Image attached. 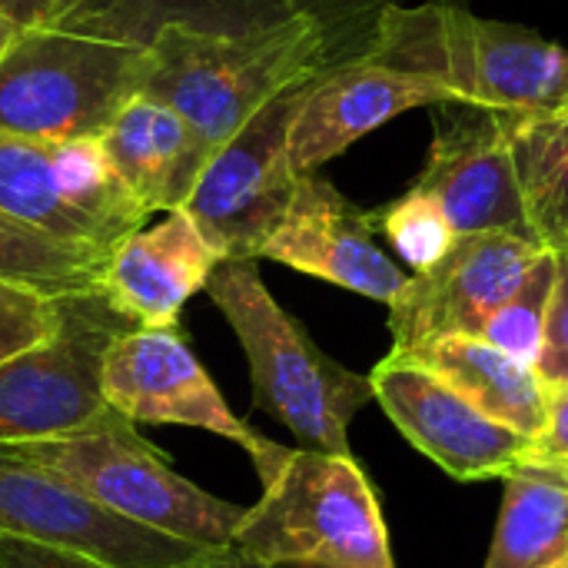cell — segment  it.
<instances>
[{
    "instance_id": "obj_1",
    "label": "cell",
    "mask_w": 568,
    "mask_h": 568,
    "mask_svg": "<svg viewBox=\"0 0 568 568\" xmlns=\"http://www.w3.org/2000/svg\"><path fill=\"white\" fill-rule=\"evenodd\" d=\"M466 106L449 63L443 0L383 3L359 50L329 60L306 90L290 130V160L300 176L406 110Z\"/></svg>"
},
{
    "instance_id": "obj_2",
    "label": "cell",
    "mask_w": 568,
    "mask_h": 568,
    "mask_svg": "<svg viewBox=\"0 0 568 568\" xmlns=\"http://www.w3.org/2000/svg\"><path fill=\"white\" fill-rule=\"evenodd\" d=\"M343 57L336 40L310 17H290L246 37L166 27L150 43L143 97L166 103L213 156L273 97L310 80Z\"/></svg>"
},
{
    "instance_id": "obj_3",
    "label": "cell",
    "mask_w": 568,
    "mask_h": 568,
    "mask_svg": "<svg viewBox=\"0 0 568 568\" xmlns=\"http://www.w3.org/2000/svg\"><path fill=\"white\" fill-rule=\"evenodd\" d=\"M206 296L236 333L260 413L280 419L303 449L349 453V423L373 403L369 376L326 356L313 336L266 290L256 260H220Z\"/></svg>"
},
{
    "instance_id": "obj_4",
    "label": "cell",
    "mask_w": 568,
    "mask_h": 568,
    "mask_svg": "<svg viewBox=\"0 0 568 568\" xmlns=\"http://www.w3.org/2000/svg\"><path fill=\"white\" fill-rule=\"evenodd\" d=\"M233 549L266 566L393 568L389 529L356 456L283 449L260 476Z\"/></svg>"
},
{
    "instance_id": "obj_5",
    "label": "cell",
    "mask_w": 568,
    "mask_h": 568,
    "mask_svg": "<svg viewBox=\"0 0 568 568\" xmlns=\"http://www.w3.org/2000/svg\"><path fill=\"white\" fill-rule=\"evenodd\" d=\"M0 449L67 479L83 496L136 526L166 532L203 549L233 546V536L246 513L243 506L216 499L183 479L170 466L166 453L143 439L136 433V423L110 406L77 433L37 443H13Z\"/></svg>"
},
{
    "instance_id": "obj_6",
    "label": "cell",
    "mask_w": 568,
    "mask_h": 568,
    "mask_svg": "<svg viewBox=\"0 0 568 568\" xmlns=\"http://www.w3.org/2000/svg\"><path fill=\"white\" fill-rule=\"evenodd\" d=\"M150 47L50 23L23 27L0 57V133L23 140H100L143 90Z\"/></svg>"
},
{
    "instance_id": "obj_7",
    "label": "cell",
    "mask_w": 568,
    "mask_h": 568,
    "mask_svg": "<svg viewBox=\"0 0 568 568\" xmlns=\"http://www.w3.org/2000/svg\"><path fill=\"white\" fill-rule=\"evenodd\" d=\"M130 326L100 293L63 296L57 333L0 366V446L57 439L90 426L106 409V353Z\"/></svg>"
},
{
    "instance_id": "obj_8",
    "label": "cell",
    "mask_w": 568,
    "mask_h": 568,
    "mask_svg": "<svg viewBox=\"0 0 568 568\" xmlns=\"http://www.w3.org/2000/svg\"><path fill=\"white\" fill-rule=\"evenodd\" d=\"M316 77V73H313ZM310 77V80H313ZM310 80L273 97L203 166L183 213L220 260H260L300 173L290 160V130Z\"/></svg>"
},
{
    "instance_id": "obj_9",
    "label": "cell",
    "mask_w": 568,
    "mask_h": 568,
    "mask_svg": "<svg viewBox=\"0 0 568 568\" xmlns=\"http://www.w3.org/2000/svg\"><path fill=\"white\" fill-rule=\"evenodd\" d=\"M0 213L106 253L150 216L113 173L100 140L7 133H0Z\"/></svg>"
},
{
    "instance_id": "obj_10",
    "label": "cell",
    "mask_w": 568,
    "mask_h": 568,
    "mask_svg": "<svg viewBox=\"0 0 568 568\" xmlns=\"http://www.w3.org/2000/svg\"><path fill=\"white\" fill-rule=\"evenodd\" d=\"M103 399L130 423L190 426L236 443L253 459L256 476H263L286 449L233 416L223 393L186 346L180 326H130L120 333L106 353Z\"/></svg>"
},
{
    "instance_id": "obj_11",
    "label": "cell",
    "mask_w": 568,
    "mask_h": 568,
    "mask_svg": "<svg viewBox=\"0 0 568 568\" xmlns=\"http://www.w3.org/2000/svg\"><path fill=\"white\" fill-rule=\"evenodd\" d=\"M0 536L73 552L110 568H176L210 552L103 509L67 479L3 449Z\"/></svg>"
},
{
    "instance_id": "obj_12",
    "label": "cell",
    "mask_w": 568,
    "mask_h": 568,
    "mask_svg": "<svg viewBox=\"0 0 568 568\" xmlns=\"http://www.w3.org/2000/svg\"><path fill=\"white\" fill-rule=\"evenodd\" d=\"M549 250L519 233H469L429 270L409 273L389 303L393 353L449 336H483L489 316Z\"/></svg>"
},
{
    "instance_id": "obj_13",
    "label": "cell",
    "mask_w": 568,
    "mask_h": 568,
    "mask_svg": "<svg viewBox=\"0 0 568 568\" xmlns=\"http://www.w3.org/2000/svg\"><path fill=\"white\" fill-rule=\"evenodd\" d=\"M429 160L413 183L429 193L456 236L469 233H519L532 236L513 130L516 120L479 106H439ZM536 240V236H532Z\"/></svg>"
},
{
    "instance_id": "obj_14",
    "label": "cell",
    "mask_w": 568,
    "mask_h": 568,
    "mask_svg": "<svg viewBox=\"0 0 568 568\" xmlns=\"http://www.w3.org/2000/svg\"><path fill=\"white\" fill-rule=\"evenodd\" d=\"M453 80L466 106L509 120H552L568 113V50L542 33L486 20L443 0Z\"/></svg>"
},
{
    "instance_id": "obj_15",
    "label": "cell",
    "mask_w": 568,
    "mask_h": 568,
    "mask_svg": "<svg viewBox=\"0 0 568 568\" xmlns=\"http://www.w3.org/2000/svg\"><path fill=\"white\" fill-rule=\"evenodd\" d=\"M369 383L393 426L456 479H503L532 453V439L496 423L439 376L396 353L369 373Z\"/></svg>"
},
{
    "instance_id": "obj_16",
    "label": "cell",
    "mask_w": 568,
    "mask_h": 568,
    "mask_svg": "<svg viewBox=\"0 0 568 568\" xmlns=\"http://www.w3.org/2000/svg\"><path fill=\"white\" fill-rule=\"evenodd\" d=\"M260 260L283 263L386 306L409 280V273L376 243L373 213L349 203L320 173L300 176Z\"/></svg>"
},
{
    "instance_id": "obj_17",
    "label": "cell",
    "mask_w": 568,
    "mask_h": 568,
    "mask_svg": "<svg viewBox=\"0 0 568 568\" xmlns=\"http://www.w3.org/2000/svg\"><path fill=\"white\" fill-rule=\"evenodd\" d=\"M216 263L220 256L193 220L183 210H173L153 230H136L110 250L100 296L133 326H180L186 300L206 290Z\"/></svg>"
},
{
    "instance_id": "obj_18",
    "label": "cell",
    "mask_w": 568,
    "mask_h": 568,
    "mask_svg": "<svg viewBox=\"0 0 568 568\" xmlns=\"http://www.w3.org/2000/svg\"><path fill=\"white\" fill-rule=\"evenodd\" d=\"M100 143L113 173L146 213L183 210L210 160L183 116L143 93L113 116Z\"/></svg>"
},
{
    "instance_id": "obj_19",
    "label": "cell",
    "mask_w": 568,
    "mask_h": 568,
    "mask_svg": "<svg viewBox=\"0 0 568 568\" xmlns=\"http://www.w3.org/2000/svg\"><path fill=\"white\" fill-rule=\"evenodd\" d=\"M296 17L286 0H57L50 27L150 47L166 27L246 37Z\"/></svg>"
},
{
    "instance_id": "obj_20",
    "label": "cell",
    "mask_w": 568,
    "mask_h": 568,
    "mask_svg": "<svg viewBox=\"0 0 568 568\" xmlns=\"http://www.w3.org/2000/svg\"><path fill=\"white\" fill-rule=\"evenodd\" d=\"M396 356L429 369L449 389H456L463 399L513 433L526 439L539 436L546 423V386L532 366L506 356L493 343L479 336H449Z\"/></svg>"
},
{
    "instance_id": "obj_21",
    "label": "cell",
    "mask_w": 568,
    "mask_h": 568,
    "mask_svg": "<svg viewBox=\"0 0 568 568\" xmlns=\"http://www.w3.org/2000/svg\"><path fill=\"white\" fill-rule=\"evenodd\" d=\"M486 568H556L568 559V466L526 456L506 476Z\"/></svg>"
},
{
    "instance_id": "obj_22",
    "label": "cell",
    "mask_w": 568,
    "mask_h": 568,
    "mask_svg": "<svg viewBox=\"0 0 568 568\" xmlns=\"http://www.w3.org/2000/svg\"><path fill=\"white\" fill-rule=\"evenodd\" d=\"M106 250L50 236L0 213V280L43 290L50 296L100 293Z\"/></svg>"
},
{
    "instance_id": "obj_23",
    "label": "cell",
    "mask_w": 568,
    "mask_h": 568,
    "mask_svg": "<svg viewBox=\"0 0 568 568\" xmlns=\"http://www.w3.org/2000/svg\"><path fill=\"white\" fill-rule=\"evenodd\" d=\"M513 150L532 236L546 250L568 246V120H516Z\"/></svg>"
},
{
    "instance_id": "obj_24",
    "label": "cell",
    "mask_w": 568,
    "mask_h": 568,
    "mask_svg": "<svg viewBox=\"0 0 568 568\" xmlns=\"http://www.w3.org/2000/svg\"><path fill=\"white\" fill-rule=\"evenodd\" d=\"M373 226H376V233H383L389 240V246L399 253V260L413 273L436 266L453 250V243L459 240L453 223L439 210V203L416 186H409L389 206L376 210Z\"/></svg>"
},
{
    "instance_id": "obj_25",
    "label": "cell",
    "mask_w": 568,
    "mask_h": 568,
    "mask_svg": "<svg viewBox=\"0 0 568 568\" xmlns=\"http://www.w3.org/2000/svg\"><path fill=\"white\" fill-rule=\"evenodd\" d=\"M552 273L556 260L552 250L529 270V276L519 283V290L489 316L486 329L479 339L493 343L506 356L526 363L536 369L539 349H542V333H546V310H549V293H552Z\"/></svg>"
},
{
    "instance_id": "obj_26",
    "label": "cell",
    "mask_w": 568,
    "mask_h": 568,
    "mask_svg": "<svg viewBox=\"0 0 568 568\" xmlns=\"http://www.w3.org/2000/svg\"><path fill=\"white\" fill-rule=\"evenodd\" d=\"M60 300L63 296L0 280V366L37 349L57 333Z\"/></svg>"
},
{
    "instance_id": "obj_27",
    "label": "cell",
    "mask_w": 568,
    "mask_h": 568,
    "mask_svg": "<svg viewBox=\"0 0 568 568\" xmlns=\"http://www.w3.org/2000/svg\"><path fill=\"white\" fill-rule=\"evenodd\" d=\"M552 260H556V273H552L536 376L542 379V386H568V246L552 250Z\"/></svg>"
},
{
    "instance_id": "obj_28",
    "label": "cell",
    "mask_w": 568,
    "mask_h": 568,
    "mask_svg": "<svg viewBox=\"0 0 568 568\" xmlns=\"http://www.w3.org/2000/svg\"><path fill=\"white\" fill-rule=\"evenodd\" d=\"M286 7L300 17H310L316 20L333 40L336 47L343 50V40H346V30L366 17V13H379L383 10V0H286Z\"/></svg>"
},
{
    "instance_id": "obj_29",
    "label": "cell",
    "mask_w": 568,
    "mask_h": 568,
    "mask_svg": "<svg viewBox=\"0 0 568 568\" xmlns=\"http://www.w3.org/2000/svg\"><path fill=\"white\" fill-rule=\"evenodd\" d=\"M532 456L568 466V386H546V423L532 439Z\"/></svg>"
},
{
    "instance_id": "obj_30",
    "label": "cell",
    "mask_w": 568,
    "mask_h": 568,
    "mask_svg": "<svg viewBox=\"0 0 568 568\" xmlns=\"http://www.w3.org/2000/svg\"><path fill=\"white\" fill-rule=\"evenodd\" d=\"M0 568H110L73 556V552H60V549H47V546H33L13 536H0Z\"/></svg>"
},
{
    "instance_id": "obj_31",
    "label": "cell",
    "mask_w": 568,
    "mask_h": 568,
    "mask_svg": "<svg viewBox=\"0 0 568 568\" xmlns=\"http://www.w3.org/2000/svg\"><path fill=\"white\" fill-rule=\"evenodd\" d=\"M57 0H0V13L17 20L20 27H40L53 17Z\"/></svg>"
},
{
    "instance_id": "obj_32",
    "label": "cell",
    "mask_w": 568,
    "mask_h": 568,
    "mask_svg": "<svg viewBox=\"0 0 568 568\" xmlns=\"http://www.w3.org/2000/svg\"><path fill=\"white\" fill-rule=\"evenodd\" d=\"M176 568H276V566L256 562V559H250V556L236 552L233 546H226V549H210V552L196 556L193 562H183V566H176Z\"/></svg>"
},
{
    "instance_id": "obj_33",
    "label": "cell",
    "mask_w": 568,
    "mask_h": 568,
    "mask_svg": "<svg viewBox=\"0 0 568 568\" xmlns=\"http://www.w3.org/2000/svg\"><path fill=\"white\" fill-rule=\"evenodd\" d=\"M20 30H23V27H20L17 20H10V17L0 13V57H3V53L10 50V43L20 37Z\"/></svg>"
},
{
    "instance_id": "obj_34",
    "label": "cell",
    "mask_w": 568,
    "mask_h": 568,
    "mask_svg": "<svg viewBox=\"0 0 568 568\" xmlns=\"http://www.w3.org/2000/svg\"><path fill=\"white\" fill-rule=\"evenodd\" d=\"M280 568H326V566H280Z\"/></svg>"
},
{
    "instance_id": "obj_35",
    "label": "cell",
    "mask_w": 568,
    "mask_h": 568,
    "mask_svg": "<svg viewBox=\"0 0 568 568\" xmlns=\"http://www.w3.org/2000/svg\"><path fill=\"white\" fill-rule=\"evenodd\" d=\"M556 568H568V559H566V562H562V566H556Z\"/></svg>"
},
{
    "instance_id": "obj_36",
    "label": "cell",
    "mask_w": 568,
    "mask_h": 568,
    "mask_svg": "<svg viewBox=\"0 0 568 568\" xmlns=\"http://www.w3.org/2000/svg\"><path fill=\"white\" fill-rule=\"evenodd\" d=\"M562 120H568V113H566V116H562Z\"/></svg>"
}]
</instances>
